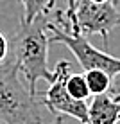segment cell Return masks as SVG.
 Wrapping results in <instances>:
<instances>
[{
    "instance_id": "cell-1",
    "label": "cell",
    "mask_w": 120,
    "mask_h": 124,
    "mask_svg": "<svg viewBox=\"0 0 120 124\" xmlns=\"http://www.w3.org/2000/svg\"><path fill=\"white\" fill-rule=\"evenodd\" d=\"M49 15L38 16L34 22L20 25L18 32L13 36L11 56L14 58L20 72L27 81V88L36 93V83L45 79L49 83L54 81V70H49L47 56H49L50 40L47 38L49 32Z\"/></svg>"
},
{
    "instance_id": "cell-2",
    "label": "cell",
    "mask_w": 120,
    "mask_h": 124,
    "mask_svg": "<svg viewBox=\"0 0 120 124\" xmlns=\"http://www.w3.org/2000/svg\"><path fill=\"white\" fill-rule=\"evenodd\" d=\"M14 58L0 65V119L7 124H41V99L20 81Z\"/></svg>"
},
{
    "instance_id": "cell-3",
    "label": "cell",
    "mask_w": 120,
    "mask_h": 124,
    "mask_svg": "<svg viewBox=\"0 0 120 124\" xmlns=\"http://www.w3.org/2000/svg\"><path fill=\"white\" fill-rule=\"evenodd\" d=\"M49 40L50 43L59 41V43L66 45L72 50V54L77 58L81 67L86 70H104L108 72L111 78L118 76L120 78V59L113 58L111 54L104 52V50L95 49L90 41L86 40L83 32H74L68 29L61 27L59 23L50 22L49 23Z\"/></svg>"
},
{
    "instance_id": "cell-4",
    "label": "cell",
    "mask_w": 120,
    "mask_h": 124,
    "mask_svg": "<svg viewBox=\"0 0 120 124\" xmlns=\"http://www.w3.org/2000/svg\"><path fill=\"white\" fill-rule=\"evenodd\" d=\"M72 74L70 61H59L54 68V81L41 95V102L50 113H65L88 124V106L84 101H77L66 90V78Z\"/></svg>"
},
{
    "instance_id": "cell-5",
    "label": "cell",
    "mask_w": 120,
    "mask_h": 124,
    "mask_svg": "<svg viewBox=\"0 0 120 124\" xmlns=\"http://www.w3.org/2000/svg\"><path fill=\"white\" fill-rule=\"evenodd\" d=\"M77 31L86 34H100L104 45H108L109 31L120 25V11L117 0L108 2H92V0H77L75 7Z\"/></svg>"
},
{
    "instance_id": "cell-6",
    "label": "cell",
    "mask_w": 120,
    "mask_h": 124,
    "mask_svg": "<svg viewBox=\"0 0 120 124\" xmlns=\"http://www.w3.org/2000/svg\"><path fill=\"white\" fill-rule=\"evenodd\" d=\"M120 121V102L113 95L99 93L93 95L88 106V124H117Z\"/></svg>"
},
{
    "instance_id": "cell-7",
    "label": "cell",
    "mask_w": 120,
    "mask_h": 124,
    "mask_svg": "<svg viewBox=\"0 0 120 124\" xmlns=\"http://www.w3.org/2000/svg\"><path fill=\"white\" fill-rule=\"evenodd\" d=\"M23 4V23H31L38 16H45L54 11L56 0H20Z\"/></svg>"
},
{
    "instance_id": "cell-8",
    "label": "cell",
    "mask_w": 120,
    "mask_h": 124,
    "mask_svg": "<svg viewBox=\"0 0 120 124\" xmlns=\"http://www.w3.org/2000/svg\"><path fill=\"white\" fill-rule=\"evenodd\" d=\"M84 78H86V83H88L92 95L106 93L111 88V76L104 70H86Z\"/></svg>"
},
{
    "instance_id": "cell-9",
    "label": "cell",
    "mask_w": 120,
    "mask_h": 124,
    "mask_svg": "<svg viewBox=\"0 0 120 124\" xmlns=\"http://www.w3.org/2000/svg\"><path fill=\"white\" fill-rule=\"evenodd\" d=\"M66 90L77 101H86L88 97L92 95L84 74H70L66 78Z\"/></svg>"
},
{
    "instance_id": "cell-10",
    "label": "cell",
    "mask_w": 120,
    "mask_h": 124,
    "mask_svg": "<svg viewBox=\"0 0 120 124\" xmlns=\"http://www.w3.org/2000/svg\"><path fill=\"white\" fill-rule=\"evenodd\" d=\"M75 7H77V0H66V18L70 22V31L79 32L77 31V22H75Z\"/></svg>"
},
{
    "instance_id": "cell-11",
    "label": "cell",
    "mask_w": 120,
    "mask_h": 124,
    "mask_svg": "<svg viewBox=\"0 0 120 124\" xmlns=\"http://www.w3.org/2000/svg\"><path fill=\"white\" fill-rule=\"evenodd\" d=\"M9 54H11V43L7 41V38L0 32V65L9 58Z\"/></svg>"
},
{
    "instance_id": "cell-12",
    "label": "cell",
    "mask_w": 120,
    "mask_h": 124,
    "mask_svg": "<svg viewBox=\"0 0 120 124\" xmlns=\"http://www.w3.org/2000/svg\"><path fill=\"white\" fill-rule=\"evenodd\" d=\"M41 124H83L81 121H77V119L70 117V115H65V113H57L56 115V119L52 122H41Z\"/></svg>"
},
{
    "instance_id": "cell-13",
    "label": "cell",
    "mask_w": 120,
    "mask_h": 124,
    "mask_svg": "<svg viewBox=\"0 0 120 124\" xmlns=\"http://www.w3.org/2000/svg\"><path fill=\"white\" fill-rule=\"evenodd\" d=\"M113 97H115V101H118V102H120V92H118V93H115Z\"/></svg>"
},
{
    "instance_id": "cell-14",
    "label": "cell",
    "mask_w": 120,
    "mask_h": 124,
    "mask_svg": "<svg viewBox=\"0 0 120 124\" xmlns=\"http://www.w3.org/2000/svg\"><path fill=\"white\" fill-rule=\"evenodd\" d=\"M92 2H97V4H100V2H108V0H92Z\"/></svg>"
},
{
    "instance_id": "cell-15",
    "label": "cell",
    "mask_w": 120,
    "mask_h": 124,
    "mask_svg": "<svg viewBox=\"0 0 120 124\" xmlns=\"http://www.w3.org/2000/svg\"><path fill=\"white\" fill-rule=\"evenodd\" d=\"M0 124H7V122H6V121H2V119H0Z\"/></svg>"
}]
</instances>
